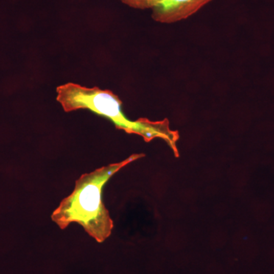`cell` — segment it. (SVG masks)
<instances>
[{
    "instance_id": "cell-1",
    "label": "cell",
    "mask_w": 274,
    "mask_h": 274,
    "mask_svg": "<svg viewBox=\"0 0 274 274\" xmlns=\"http://www.w3.org/2000/svg\"><path fill=\"white\" fill-rule=\"evenodd\" d=\"M133 154L124 161L103 166L78 178L73 192L63 199L51 215L59 228L78 223L92 238L102 243L110 237L113 222L102 200L104 187L116 173L144 157Z\"/></svg>"
},
{
    "instance_id": "cell-2",
    "label": "cell",
    "mask_w": 274,
    "mask_h": 274,
    "mask_svg": "<svg viewBox=\"0 0 274 274\" xmlns=\"http://www.w3.org/2000/svg\"><path fill=\"white\" fill-rule=\"evenodd\" d=\"M57 101L66 112L90 110L111 121L117 129L129 134L138 135L146 142L161 139L176 155H178V133L171 130L168 120L152 121L147 118L136 121L129 119L123 111L122 101L110 90L101 89L99 87L88 88L68 82L57 87Z\"/></svg>"
},
{
    "instance_id": "cell-3",
    "label": "cell",
    "mask_w": 274,
    "mask_h": 274,
    "mask_svg": "<svg viewBox=\"0 0 274 274\" xmlns=\"http://www.w3.org/2000/svg\"><path fill=\"white\" fill-rule=\"evenodd\" d=\"M212 0H161L152 9L155 21L165 24L177 22L189 18Z\"/></svg>"
},
{
    "instance_id": "cell-4",
    "label": "cell",
    "mask_w": 274,
    "mask_h": 274,
    "mask_svg": "<svg viewBox=\"0 0 274 274\" xmlns=\"http://www.w3.org/2000/svg\"><path fill=\"white\" fill-rule=\"evenodd\" d=\"M121 1L133 9H152L161 0H121Z\"/></svg>"
}]
</instances>
